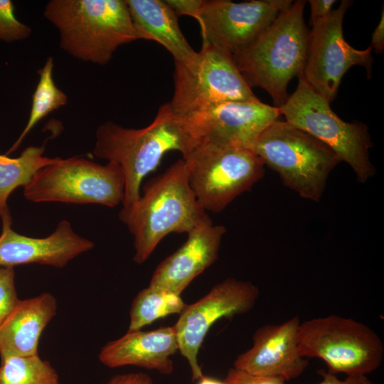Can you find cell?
<instances>
[{
    "mask_svg": "<svg viewBox=\"0 0 384 384\" xmlns=\"http://www.w3.org/2000/svg\"><path fill=\"white\" fill-rule=\"evenodd\" d=\"M0 384H60L58 373L39 355L1 360Z\"/></svg>",
    "mask_w": 384,
    "mask_h": 384,
    "instance_id": "cb8c5ba5",
    "label": "cell"
},
{
    "mask_svg": "<svg viewBox=\"0 0 384 384\" xmlns=\"http://www.w3.org/2000/svg\"><path fill=\"white\" fill-rule=\"evenodd\" d=\"M279 109L286 122L323 142L347 163L358 182L366 183L375 175L369 157L373 144L368 127L361 122L342 120L302 76L294 92Z\"/></svg>",
    "mask_w": 384,
    "mask_h": 384,
    "instance_id": "52a82bcc",
    "label": "cell"
},
{
    "mask_svg": "<svg viewBox=\"0 0 384 384\" xmlns=\"http://www.w3.org/2000/svg\"><path fill=\"white\" fill-rule=\"evenodd\" d=\"M43 15L58 29L60 48L84 62L105 65L137 40L126 0H51Z\"/></svg>",
    "mask_w": 384,
    "mask_h": 384,
    "instance_id": "277c9868",
    "label": "cell"
},
{
    "mask_svg": "<svg viewBox=\"0 0 384 384\" xmlns=\"http://www.w3.org/2000/svg\"><path fill=\"white\" fill-rule=\"evenodd\" d=\"M226 228L208 217L188 233V238L155 269L149 286L181 295L189 284L218 257Z\"/></svg>",
    "mask_w": 384,
    "mask_h": 384,
    "instance_id": "e0dca14e",
    "label": "cell"
},
{
    "mask_svg": "<svg viewBox=\"0 0 384 384\" xmlns=\"http://www.w3.org/2000/svg\"><path fill=\"white\" fill-rule=\"evenodd\" d=\"M196 384H226L223 380H219L216 378H213L209 376L203 375L200 379L197 380Z\"/></svg>",
    "mask_w": 384,
    "mask_h": 384,
    "instance_id": "d6a6232c",
    "label": "cell"
},
{
    "mask_svg": "<svg viewBox=\"0 0 384 384\" xmlns=\"http://www.w3.org/2000/svg\"><path fill=\"white\" fill-rule=\"evenodd\" d=\"M95 134L93 155L117 164L124 174L122 208L139 200L143 179L157 168L167 152L178 151L184 157L196 143L183 119L172 112L169 102L159 107L145 127L126 128L107 121L97 128Z\"/></svg>",
    "mask_w": 384,
    "mask_h": 384,
    "instance_id": "6da1fadb",
    "label": "cell"
},
{
    "mask_svg": "<svg viewBox=\"0 0 384 384\" xmlns=\"http://www.w3.org/2000/svg\"><path fill=\"white\" fill-rule=\"evenodd\" d=\"M182 159L189 186L206 212H221L265 174L260 158L238 146L198 142Z\"/></svg>",
    "mask_w": 384,
    "mask_h": 384,
    "instance_id": "8992f818",
    "label": "cell"
},
{
    "mask_svg": "<svg viewBox=\"0 0 384 384\" xmlns=\"http://www.w3.org/2000/svg\"><path fill=\"white\" fill-rule=\"evenodd\" d=\"M187 305L181 295L149 286L141 290L132 303L128 331L140 330L170 314H181Z\"/></svg>",
    "mask_w": 384,
    "mask_h": 384,
    "instance_id": "7402d4cb",
    "label": "cell"
},
{
    "mask_svg": "<svg viewBox=\"0 0 384 384\" xmlns=\"http://www.w3.org/2000/svg\"><path fill=\"white\" fill-rule=\"evenodd\" d=\"M281 117L279 107L255 101L218 103L183 118L196 142L252 149L260 134Z\"/></svg>",
    "mask_w": 384,
    "mask_h": 384,
    "instance_id": "5bb4252c",
    "label": "cell"
},
{
    "mask_svg": "<svg viewBox=\"0 0 384 384\" xmlns=\"http://www.w3.org/2000/svg\"><path fill=\"white\" fill-rule=\"evenodd\" d=\"M137 39L156 41L174 57L186 61L196 51L183 36L178 16L164 0H126Z\"/></svg>",
    "mask_w": 384,
    "mask_h": 384,
    "instance_id": "ffe728a7",
    "label": "cell"
},
{
    "mask_svg": "<svg viewBox=\"0 0 384 384\" xmlns=\"http://www.w3.org/2000/svg\"><path fill=\"white\" fill-rule=\"evenodd\" d=\"M53 59L50 56L43 67L38 70L39 81L32 96L31 108L27 124L5 155L16 151L26 136L42 119L67 104V95L56 86L53 80Z\"/></svg>",
    "mask_w": 384,
    "mask_h": 384,
    "instance_id": "603a6c76",
    "label": "cell"
},
{
    "mask_svg": "<svg viewBox=\"0 0 384 384\" xmlns=\"http://www.w3.org/2000/svg\"><path fill=\"white\" fill-rule=\"evenodd\" d=\"M317 373L322 377V380L317 384H373L365 375H347L344 380H340L324 369L318 370Z\"/></svg>",
    "mask_w": 384,
    "mask_h": 384,
    "instance_id": "f1b7e54d",
    "label": "cell"
},
{
    "mask_svg": "<svg viewBox=\"0 0 384 384\" xmlns=\"http://www.w3.org/2000/svg\"><path fill=\"white\" fill-rule=\"evenodd\" d=\"M0 267L40 264L63 267L79 255L90 250L94 243L73 230L66 220L46 238H32L17 233L11 228V214L1 218Z\"/></svg>",
    "mask_w": 384,
    "mask_h": 384,
    "instance_id": "9a60e30c",
    "label": "cell"
},
{
    "mask_svg": "<svg viewBox=\"0 0 384 384\" xmlns=\"http://www.w3.org/2000/svg\"><path fill=\"white\" fill-rule=\"evenodd\" d=\"M208 217L189 186L182 159L150 179L139 200L119 213L133 236V260L139 265L146 261L167 235L188 233Z\"/></svg>",
    "mask_w": 384,
    "mask_h": 384,
    "instance_id": "7a4b0ae2",
    "label": "cell"
},
{
    "mask_svg": "<svg viewBox=\"0 0 384 384\" xmlns=\"http://www.w3.org/2000/svg\"><path fill=\"white\" fill-rule=\"evenodd\" d=\"M306 2L293 1L248 47L233 56L250 87L266 91L277 107L289 97L290 80L304 72L309 39L304 19Z\"/></svg>",
    "mask_w": 384,
    "mask_h": 384,
    "instance_id": "3957f363",
    "label": "cell"
},
{
    "mask_svg": "<svg viewBox=\"0 0 384 384\" xmlns=\"http://www.w3.org/2000/svg\"><path fill=\"white\" fill-rule=\"evenodd\" d=\"M177 15H186L196 18L204 0H164Z\"/></svg>",
    "mask_w": 384,
    "mask_h": 384,
    "instance_id": "83f0119b",
    "label": "cell"
},
{
    "mask_svg": "<svg viewBox=\"0 0 384 384\" xmlns=\"http://www.w3.org/2000/svg\"><path fill=\"white\" fill-rule=\"evenodd\" d=\"M18 300L15 284L14 267H0V325Z\"/></svg>",
    "mask_w": 384,
    "mask_h": 384,
    "instance_id": "484cf974",
    "label": "cell"
},
{
    "mask_svg": "<svg viewBox=\"0 0 384 384\" xmlns=\"http://www.w3.org/2000/svg\"><path fill=\"white\" fill-rule=\"evenodd\" d=\"M178 350L174 326L152 331H128L121 338L106 343L99 361L108 368L135 366L155 370L164 375L174 371L171 358Z\"/></svg>",
    "mask_w": 384,
    "mask_h": 384,
    "instance_id": "ac0fdd59",
    "label": "cell"
},
{
    "mask_svg": "<svg viewBox=\"0 0 384 384\" xmlns=\"http://www.w3.org/2000/svg\"><path fill=\"white\" fill-rule=\"evenodd\" d=\"M259 297V289L250 282L228 278L215 284L203 298L186 308L174 325L178 350L188 361L192 380L203 375L198 354L204 338L218 319L250 311Z\"/></svg>",
    "mask_w": 384,
    "mask_h": 384,
    "instance_id": "4fadbf2b",
    "label": "cell"
},
{
    "mask_svg": "<svg viewBox=\"0 0 384 384\" xmlns=\"http://www.w3.org/2000/svg\"><path fill=\"white\" fill-rule=\"evenodd\" d=\"M172 112L183 119L211 105L229 101L260 100L240 72L233 57L210 45L186 61H174Z\"/></svg>",
    "mask_w": 384,
    "mask_h": 384,
    "instance_id": "9c48e42d",
    "label": "cell"
},
{
    "mask_svg": "<svg viewBox=\"0 0 384 384\" xmlns=\"http://www.w3.org/2000/svg\"><path fill=\"white\" fill-rule=\"evenodd\" d=\"M376 53H381L384 50V9L382 7L380 21L375 28L370 46Z\"/></svg>",
    "mask_w": 384,
    "mask_h": 384,
    "instance_id": "1f68e13d",
    "label": "cell"
},
{
    "mask_svg": "<svg viewBox=\"0 0 384 384\" xmlns=\"http://www.w3.org/2000/svg\"><path fill=\"white\" fill-rule=\"evenodd\" d=\"M45 146H30L21 155L11 158L0 154V218L10 214L7 200L19 186H26L41 169L55 163L60 157L43 156Z\"/></svg>",
    "mask_w": 384,
    "mask_h": 384,
    "instance_id": "44dd1931",
    "label": "cell"
},
{
    "mask_svg": "<svg viewBox=\"0 0 384 384\" xmlns=\"http://www.w3.org/2000/svg\"><path fill=\"white\" fill-rule=\"evenodd\" d=\"M351 4V1H341L336 9L314 23L309 31L307 57L302 77L329 103L336 97L341 79L351 67L362 66L368 77H371V47L356 49L343 37V20Z\"/></svg>",
    "mask_w": 384,
    "mask_h": 384,
    "instance_id": "8fae6325",
    "label": "cell"
},
{
    "mask_svg": "<svg viewBox=\"0 0 384 384\" xmlns=\"http://www.w3.org/2000/svg\"><path fill=\"white\" fill-rule=\"evenodd\" d=\"M292 0H204L196 20L202 45L221 49L233 57L248 47Z\"/></svg>",
    "mask_w": 384,
    "mask_h": 384,
    "instance_id": "7c38bea8",
    "label": "cell"
},
{
    "mask_svg": "<svg viewBox=\"0 0 384 384\" xmlns=\"http://www.w3.org/2000/svg\"><path fill=\"white\" fill-rule=\"evenodd\" d=\"M335 2V0L309 1L311 7L310 25L312 26L316 21L327 16L331 11Z\"/></svg>",
    "mask_w": 384,
    "mask_h": 384,
    "instance_id": "4dcf8cb0",
    "label": "cell"
},
{
    "mask_svg": "<svg viewBox=\"0 0 384 384\" xmlns=\"http://www.w3.org/2000/svg\"><path fill=\"white\" fill-rule=\"evenodd\" d=\"M57 307L56 299L48 292L19 299L0 325L1 360L38 355L40 337Z\"/></svg>",
    "mask_w": 384,
    "mask_h": 384,
    "instance_id": "d6986e66",
    "label": "cell"
},
{
    "mask_svg": "<svg viewBox=\"0 0 384 384\" xmlns=\"http://www.w3.org/2000/svg\"><path fill=\"white\" fill-rule=\"evenodd\" d=\"M252 150L301 197L319 202L331 171L341 161L323 142L286 121L268 126Z\"/></svg>",
    "mask_w": 384,
    "mask_h": 384,
    "instance_id": "5b68a950",
    "label": "cell"
},
{
    "mask_svg": "<svg viewBox=\"0 0 384 384\" xmlns=\"http://www.w3.org/2000/svg\"><path fill=\"white\" fill-rule=\"evenodd\" d=\"M224 381L226 384H287L281 378L254 375L234 367L228 370Z\"/></svg>",
    "mask_w": 384,
    "mask_h": 384,
    "instance_id": "4316f807",
    "label": "cell"
},
{
    "mask_svg": "<svg viewBox=\"0 0 384 384\" xmlns=\"http://www.w3.org/2000/svg\"><path fill=\"white\" fill-rule=\"evenodd\" d=\"M300 354L322 359L328 373L347 375L368 374L380 366L383 342L367 325L336 315L314 318L300 324Z\"/></svg>",
    "mask_w": 384,
    "mask_h": 384,
    "instance_id": "ba28073f",
    "label": "cell"
},
{
    "mask_svg": "<svg viewBox=\"0 0 384 384\" xmlns=\"http://www.w3.org/2000/svg\"><path fill=\"white\" fill-rule=\"evenodd\" d=\"M31 33V28L16 18L14 3L11 0H0V41L6 43L23 41Z\"/></svg>",
    "mask_w": 384,
    "mask_h": 384,
    "instance_id": "d4e9b609",
    "label": "cell"
},
{
    "mask_svg": "<svg viewBox=\"0 0 384 384\" xmlns=\"http://www.w3.org/2000/svg\"><path fill=\"white\" fill-rule=\"evenodd\" d=\"M124 177L119 165L97 164L82 156L60 159L38 171L23 187L33 203L60 202L115 207L122 203Z\"/></svg>",
    "mask_w": 384,
    "mask_h": 384,
    "instance_id": "30bf717a",
    "label": "cell"
},
{
    "mask_svg": "<svg viewBox=\"0 0 384 384\" xmlns=\"http://www.w3.org/2000/svg\"><path fill=\"white\" fill-rule=\"evenodd\" d=\"M300 324L299 317L294 316L280 324L257 329L252 336V347L237 357L234 368L286 381L299 377L309 366L299 350Z\"/></svg>",
    "mask_w": 384,
    "mask_h": 384,
    "instance_id": "2e32d148",
    "label": "cell"
},
{
    "mask_svg": "<svg viewBox=\"0 0 384 384\" xmlns=\"http://www.w3.org/2000/svg\"><path fill=\"white\" fill-rule=\"evenodd\" d=\"M105 384H154V382L146 373H129L114 375Z\"/></svg>",
    "mask_w": 384,
    "mask_h": 384,
    "instance_id": "f546056e",
    "label": "cell"
}]
</instances>
